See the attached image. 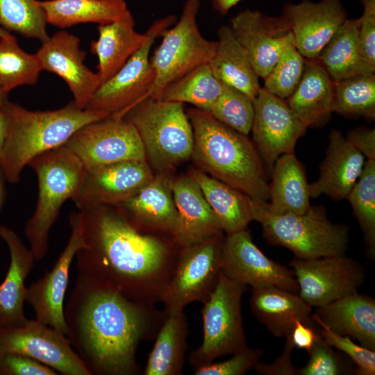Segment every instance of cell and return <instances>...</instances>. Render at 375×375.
Here are the masks:
<instances>
[{"mask_svg": "<svg viewBox=\"0 0 375 375\" xmlns=\"http://www.w3.org/2000/svg\"><path fill=\"white\" fill-rule=\"evenodd\" d=\"M165 317L152 304L80 276L64 306L66 337L91 375L139 374L138 346Z\"/></svg>", "mask_w": 375, "mask_h": 375, "instance_id": "cell-1", "label": "cell"}, {"mask_svg": "<svg viewBox=\"0 0 375 375\" xmlns=\"http://www.w3.org/2000/svg\"><path fill=\"white\" fill-rule=\"evenodd\" d=\"M78 210L85 244L75 256L78 276L136 302L160 301L178 261L172 262L167 244L109 206Z\"/></svg>", "mask_w": 375, "mask_h": 375, "instance_id": "cell-2", "label": "cell"}, {"mask_svg": "<svg viewBox=\"0 0 375 375\" xmlns=\"http://www.w3.org/2000/svg\"><path fill=\"white\" fill-rule=\"evenodd\" d=\"M187 115L194 146L191 158L200 170L257 201L269 200L267 173L253 141L197 108Z\"/></svg>", "mask_w": 375, "mask_h": 375, "instance_id": "cell-3", "label": "cell"}, {"mask_svg": "<svg viewBox=\"0 0 375 375\" xmlns=\"http://www.w3.org/2000/svg\"><path fill=\"white\" fill-rule=\"evenodd\" d=\"M3 108L8 128L0 164L10 183L19 182L24 168L35 157L62 146L84 125L106 117L79 109L73 101L52 110H29L9 101Z\"/></svg>", "mask_w": 375, "mask_h": 375, "instance_id": "cell-4", "label": "cell"}, {"mask_svg": "<svg viewBox=\"0 0 375 375\" xmlns=\"http://www.w3.org/2000/svg\"><path fill=\"white\" fill-rule=\"evenodd\" d=\"M266 203L253 200V215L270 244L285 247L301 259L346 254L349 226L332 222L324 206H311L302 214L278 215L271 212Z\"/></svg>", "mask_w": 375, "mask_h": 375, "instance_id": "cell-5", "label": "cell"}, {"mask_svg": "<svg viewBox=\"0 0 375 375\" xmlns=\"http://www.w3.org/2000/svg\"><path fill=\"white\" fill-rule=\"evenodd\" d=\"M28 165L37 176L38 195L24 231L35 261H40L48 252L50 231L61 207L76 194L85 169L78 158L64 146L35 157Z\"/></svg>", "mask_w": 375, "mask_h": 375, "instance_id": "cell-6", "label": "cell"}, {"mask_svg": "<svg viewBox=\"0 0 375 375\" xmlns=\"http://www.w3.org/2000/svg\"><path fill=\"white\" fill-rule=\"evenodd\" d=\"M137 131L146 157L164 172L191 158L194 135L183 103L147 97L122 116Z\"/></svg>", "mask_w": 375, "mask_h": 375, "instance_id": "cell-7", "label": "cell"}, {"mask_svg": "<svg viewBox=\"0 0 375 375\" xmlns=\"http://www.w3.org/2000/svg\"><path fill=\"white\" fill-rule=\"evenodd\" d=\"M200 6L201 0H185L179 19L161 34V43L150 58L155 72L150 97L159 99L168 83L212 58L217 41L206 39L199 28Z\"/></svg>", "mask_w": 375, "mask_h": 375, "instance_id": "cell-8", "label": "cell"}, {"mask_svg": "<svg viewBox=\"0 0 375 375\" xmlns=\"http://www.w3.org/2000/svg\"><path fill=\"white\" fill-rule=\"evenodd\" d=\"M247 288L221 272L215 290L201 309L203 341L190 355V362L194 368L248 347L241 312L242 297Z\"/></svg>", "mask_w": 375, "mask_h": 375, "instance_id": "cell-9", "label": "cell"}, {"mask_svg": "<svg viewBox=\"0 0 375 375\" xmlns=\"http://www.w3.org/2000/svg\"><path fill=\"white\" fill-rule=\"evenodd\" d=\"M168 15L154 21L149 27L146 41L108 80L99 85L85 110L105 117L122 118L140 101L149 97L155 72L149 53L156 39L176 22Z\"/></svg>", "mask_w": 375, "mask_h": 375, "instance_id": "cell-10", "label": "cell"}, {"mask_svg": "<svg viewBox=\"0 0 375 375\" xmlns=\"http://www.w3.org/2000/svg\"><path fill=\"white\" fill-rule=\"evenodd\" d=\"M224 241L222 233L182 248L160 299L166 315L183 311L192 302L203 303L208 299L222 272Z\"/></svg>", "mask_w": 375, "mask_h": 375, "instance_id": "cell-11", "label": "cell"}, {"mask_svg": "<svg viewBox=\"0 0 375 375\" xmlns=\"http://www.w3.org/2000/svg\"><path fill=\"white\" fill-rule=\"evenodd\" d=\"M74 154L85 171L129 160H146L142 140L124 118L108 117L78 129L62 145Z\"/></svg>", "mask_w": 375, "mask_h": 375, "instance_id": "cell-12", "label": "cell"}, {"mask_svg": "<svg viewBox=\"0 0 375 375\" xmlns=\"http://www.w3.org/2000/svg\"><path fill=\"white\" fill-rule=\"evenodd\" d=\"M290 265L297 282L298 294L312 307L358 292L365 281L363 266L346 254L312 259L294 257Z\"/></svg>", "mask_w": 375, "mask_h": 375, "instance_id": "cell-13", "label": "cell"}, {"mask_svg": "<svg viewBox=\"0 0 375 375\" xmlns=\"http://www.w3.org/2000/svg\"><path fill=\"white\" fill-rule=\"evenodd\" d=\"M15 353L33 358L65 375H91L65 335L37 320L0 328V355Z\"/></svg>", "mask_w": 375, "mask_h": 375, "instance_id": "cell-14", "label": "cell"}, {"mask_svg": "<svg viewBox=\"0 0 375 375\" xmlns=\"http://www.w3.org/2000/svg\"><path fill=\"white\" fill-rule=\"evenodd\" d=\"M71 233L68 242L50 271L26 287L25 301L32 307L35 319L66 335L64 300L69 269L78 251L85 244L79 210L69 216Z\"/></svg>", "mask_w": 375, "mask_h": 375, "instance_id": "cell-15", "label": "cell"}, {"mask_svg": "<svg viewBox=\"0 0 375 375\" xmlns=\"http://www.w3.org/2000/svg\"><path fill=\"white\" fill-rule=\"evenodd\" d=\"M253 107L252 141L268 174L278 157L294 153L297 142L307 128L296 117L286 100L263 88L254 99Z\"/></svg>", "mask_w": 375, "mask_h": 375, "instance_id": "cell-16", "label": "cell"}, {"mask_svg": "<svg viewBox=\"0 0 375 375\" xmlns=\"http://www.w3.org/2000/svg\"><path fill=\"white\" fill-rule=\"evenodd\" d=\"M222 272L251 288L274 286L299 293L293 271L268 258L247 229L224 239Z\"/></svg>", "mask_w": 375, "mask_h": 375, "instance_id": "cell-17", "label": "cell"}, {"mask_svg": "<svg viewBox=\"0 0 375 375\" xmlns=\"http://www.w3.org/2000/svg\"><path fill=\"white\" fill-rule=\"evenodd\" d=\"M229 26L245 50L256 74L263 79L272 71L285 45L294 40L290 24L282 14L269 17L246 9L230 19Z\"/></svg>", "mask_w": 375, "mask_h": 375, "instance_id": "cell-18", "label": "cell"}, {"mask_svg": "<svg viewBox=\"0 0 375 375\" xmlns=\"http://www.w3.org/2000/svg\"><path fill=\"white\" fill-rule=\"evenodd\" d=\"M146 160H129L85 171L72 199L78 209L116 206L137 193L153 178Z\"/></svg>", "mask_w": 375, "mask_h": 375, "instance_id": "cell-19", "label": "cell"}, {"mask_svg": "<svg viewBox=\"0 0 375 375\" xmlns=\"http://www.w3.org/2000/svg\"><path fill=\"white\" fill-rule=\"evenodd\" d=\"M80 40L65 31L56 32L42 42L35 55L43 70L54 73L67 83L73 102L85 109L100 85L97 73L84 63L86 52L80 48Z\"/></svg>", "mask_w": 375, "mask_h": 375, "instance_id": "cell-20", "label": "cell"}, {"mask_svg": "<svg viewBox=\"0 0 375 375\" xmlns=\"http://www.w3.org/2000/svg\"><path fill=\"white\" fill-rule=\"evenodd\" d=\"M282 15L288 20L294 44L306 59L317 58L347 18L342 0H303L286 3Z\"/></svg>", "mask_w": 375, "mask_h": 375, "instance_id": "cell-21", "label": "cell"}, {"mask_svg": "<svg viewBox=\"0 0 375 375\" xmlns=\"http://www.w3.org/2000/svg\"><path fill=\"white\" fill-rule=\"evenodd\" d=\"M365 161V156L340 131L331 130L319 176L309 184L310 198L326 195L334 201L347 199L361 175Z\"/></svg>", "mask_w": 375, "mask_h": 375, "instance_id": "cell-22", "label": "cell"}, {"mask_svg": "<svg viewBox=\"0 0 375 375\" xmlns=\"http://www.w3.org/2000/svg\"><path fill=\"white\" fill-rule=\"evenodd\" d=\"M177 221L172 234L181 248L222 233V230L203 194L189 175L172 181Z\"/></svg>", "mask_w": 375, "mask_h": 375, "instance_id": "cell-23", "label": "cell"}, {"mask_svg": "<svg viewBox=\"0 0 375 375\" xmlns=\"http://www.w3.org/2000/svg\"><path fill=\"white\" fill-rule=\"evenodd\" d=\"M0 238L10 253V265L0 284V328H4L23 325L28 320L24 310L25 281L35 260L30 249L12 228L0 226Z\"/></svg>", "mask_w": 375, "mask_h": 375, "instance_id": "cell-24", "label": "cell"}, {"mask_svg": "<svg viewBox=\"0 0 375 375\" xmlns=\"http://www.w3.org/2000/svg\"><path fill=\"white\" fill-rule=\"evenodd\" d=\"M335 82L317 58L306 59L301 78L287 103L306 127L326 123L333 112Z\"/></svg>", "mask_w": 375, "mask_h": 375, "instance_id": "cell-25", "label": "cell"}, {"mask_svg": "<svg viewBox=\"0 0 375 375\" xmlns=\"http://www.w3.org/2000/svg\"><path fill=\"white\" fill-rule=\"evenodd\" d=\"M251 289L249 307L257 320L274 336L285 338L297 320L315 325L312 307L298 294L274 286Z\"/></svg>", "mask_w": 375, "mask_h": 375, "instance_id": "cell-26", "label": "cell"}, {"mask_svg": "<svg viewBox=\"0 0 375 375\" xmlns=\"http://www.w3.org/2000/svg\"><path fill=\"white\" fill-rule=\"evenodd\" d=\"M334 333L347 335L375 351V299L358 292L322 306L313 312Z\"/></svg>", "mask_w": 375, "mask_h": 375, "instance_id": "cell-27", "label": "cell"}, {"mask_svg": "<svg viewBox=\"0 0 375 375\" xmlns=\"http://www.w3.org/2000/svg\"><path fill=\"white\" fill-rule=\"evenodd\" d=\"M98 39L91 42L90 51L98 58L100 85L112 76L146 41L148 33L135 29V19L128 12L119 19L97 27Z\"/></svg>", "mask_w": 375, "mask_h": 375, "instance_id": "cell-28", "label": "cell"}, {"mask_svg": "<svg viewBox=\"0 0 375 375\" xmlns=\"http://www.w3.org/2000/svg\"><path fill=\"white\" fill-rule=\"evenodd\" d=\"M267 208L275 214H302L311 207L305 169L294 153L281 156L271 171Z\"/></svg>", "mask_w": 375, "mask_h": 375, "instance_id": "cell-29", "label": "cell"}, {"mask_svg": "<svg viewBox=\"0 0 375 375\" xmlns=\"http://www.w3.org/2000/svg\"><path fill=\"white\" fill-rule=\"evenodd\" d=\"M360 19H347L317 58L334 82L375 74V65L363 56L359 41Z\"/></svg>", "mask_w": 375, "mask_h": 375, "instance_id": "cell-30", "label": "cell"}, {"mask_svg": "<svg viewBox=\"0 0 375 375\" xmlns=\"http://www.w3.org/2000/svg\"><path fill=\"white\" fill-rule=\"evenodd\" d=\"M217 36V49L208 63L212 72L220 82L240 90L253 101L261 87L245 50L229 25L220 26Z\"/></svg>", "mask_w": 375, "mask_h": 375, "instance_id": "cell-31", "label": "cell"}, {"mask_svg": "<svg viewBox=\"0 0 375 375\" xmlns=\"http://www.w3.org/2000/svg\"><path fill=\"white\" fill-rule=\"evenodd\" d=\"M226 235L247 229L253 221V199L198 169L190 172Z\"/></svg>", "mask_w": 375, "mask_h": 375, "instance_id": "cell-32", "label": "cell"}, {"mask_svg": "<svg viewBox=\"0 0 375 375\" xmlns=\"http://www.w3.org/2000/svg\"><path fill=\"white\" fill-rule=\"evenodd\" d=\"M172 181L165 174L153 176L137 193L115 206L137 221L172 235L176 225L177 211Z\"/></svg>", "mask_w": 375, "mask_h": 375, "instance_id": "cell-33", "label": "cell"}, {"mask_svg": "<svg viewBox=\"0 0 375 375\" xmlns=\"http://www.w3.org/2000/svg\"><path fill=\"white\" fill-rule=\"evenodd\" d=\"M188 335V322L183 311L166 315L157 333L143 374H181Z\"/></svg>", "mask_w": 375, "mask_h": 375, "instance_id": "cell-34", "label": "cell"}, {"mask_svg": "<svg viewBox=\"0 0 375 375\" xmlns=\"http://www.w3.org/2000/svg\"><path fill=\"white\" fill-rule=\"evenodd\" d=\"M40 3L47 23L62 28L88 22L109 24L130 11L125 0H46Z\"/></svg>", "mask_w": 375, "mask_h": 375, "instance_id": "cell-35", "label": "cell"}, {"mask_svg": "<svg viewBox=\"0 0 375 375\" xmlns=\"http://www.w3.org/2000/svg\"><path fill=\"white\" fill-rule=\"evenodd\" d=\"M222 89L223 83L214 76L208 64H203L168 83L159 99L188 103L209 112Z\"/></svg>", "mask_w": 375, "mask_h": 375, "instance_id": "cell-36", "label": "cell"}, {"mask_svg": "<svg viewBox=\"0 0 375 375\" xmlns=\"http://www.w3.org/2000/svg\"><path fill=\"white\" fill-rule=\"evenodd\" d=\"M42 71L35 54L24 51L10 34L0 38V88L9 93L24 85H35Z\"/></svg>", "mask_w": 375, "mask_h": 375, "instance_id": "cell-37", "label": "cell"}, {"mask_svg": "<svg viewBox=\"0 0 375 375\" xmlns=\"http://www.w3.org/2000/svg\"><path fill=\"white\" fill-rule=\"evenodd\" d=\"M333 112L345 117L375 119V74L335 82Z\"/></svg>", "mask_w": 375, "mask_h": 375, "instance_id": "cell-38", "label": "cell"}, {"mask_svg": "<svg viewBox=\"0 0 375 375\" xmlns=\"http://www.w3.org/2000/svg\"><path fill=\"white\" fill-rule=\"evenodd\" d=\"M347 199L361 228L367 256L375 258V160H366L358 180Z\"/></svg>", "mask_w": 375, "mask_h": 375, "instance_id": "cell-39", "label": "cell"}, {"mask_svg": "<svg viewBox=\"0 0 375 375\" xmlns=\"http://www.w3.org/2000/svg\"><path fill=\"white\" fill-rule=\"evenodd\" d=\"M47 20L40 1L37 0H0V26L42 42L49 36Z\"/></svg>", "mask_w": 375, "mask_h": 375, "instance_id": "cell-40", "label": "cell"}, {"mask_svg": "<svg viewBox=\"0 0 375 375\" xmlns=\"http://www.w3.org/2000/svg\"><path fill=\"white\" fill-rule=\"evenodd\" d=\"M209 112L227 126L249 135L253 117V101L240 90L223 83L222 93Z\"/></svg>", "mask_w": 375, "mask_h": 375, "instance_id": "cell-41", "label": "cell"}, {"mask_svg": "<svg viewBox=\"0 0 375 375\" xmlns=\"http://www.w3.org/2000/svg\"><path fill=\"white\" fill-rule=\"evenodd\" d=\"M306 58L299 53L294 40L288 43L277 62L264 79L265 88L269 93L286 100L298 85L304 69Z\"/></svg>", "mask_w": 375, "mask_h": 375, "instance_id": "cell-42", "label": "cell"}, {"mask_svg": "<svg viewBox=\"0 0 375 375\" xmlns=\"http://www.w3.org/2000/svg\"><path fill=\"white\" fill-rule=\"evenodd\" d=\"M312 318L318 326L322 340L338 351L344 353L353 362L356 367L355 374H375V351L356 343L347 335L334 333L313 313Z\"/></svg>", "mask_w": 375, "mask_h": 375, "instance_id": "cell-43", "label": "cell"}, {"mask_svg": "<svg viewBox=\"0 0 375 375\" xmlns=\"http://www.w3.org/2000/svg\"><path fill=\"white\" fill-rule=\"evenodd\" d=\"M306 365L299 369V375H348L355 374L353 362L343 353L326 344L321 336L315 342Z\"/></svg>", "mask_w": 375, "mask_h": 375, "instance_id": "cell-44", "label": "cell"}, {"mask_svg": "<svg viewBox=\"0 0 375 375\" xmlns=\"http://www.w3.org/2000/svg\"><path fill=\"white\" fill-rule=\"evenodd\" d=\"M264 353L260 348L249 347L233 354L229 359L194 368L195 375H244L260 362Z\"/></svg>", "mask_w": 375, "mask_h": 375, "instance_id": "cell-45", "label": "cell"}, {"mask_svg": "<svg viewBox=\"0 0 375 375\" xmlns=\"http://www.w3.org/2000/svg\"><path fill=\"white\" fill-rule=\"evenodd\" d=\"M50 367L30 357L6 353L0 355V375H56Z\"/></svg>", "mask_w": 375, "mask_h": 375, "instance_id": "cell-46", "label": "cell"}, {"mask_svg": "<svg viewBox=\"0 0 375 375\" xmlns=\"http://www.w3.org/2000/svg\"><path fill=\"white\" fill-rule=\"evenodd\" d=\"M281 354L271 363L259 362L253 368L261 375H299V369L294 367L291 360L294 346L290 338L287 335Z\"/></svg>", "mask_w": 375, "mask_h": 375, "instance_id": "cell-47", "label": "cell"}, {"mask_svg": "<svg viewBox=\"0 0 375 375\" xmlns=\"http://www.w3.org/2000/svg\"><path fill=\"white\" fill-rule=\"evenodd\" d=\"M351 144L360 152L366 160H375V130L366 127L351 129L345 136Z\"/></svg>", "mask_w": 375, "mask_h": 375, "instance_id": "cell-48", "label": "cell"}, {"mask_svg": "<svg viewBox=\"0 0 375 375\" xmlns=\"http://www.w3.org/2000/svg\"><path fill=\"white\" fill-rule=\"evenodd\" d=\"M290 336L294 348L304 349L310 352L320 335L315 325H308L300 320H297L293 326Z\"/></svg>", "mask_w": 375, "mask_h": 375, "instance_id": "cell-49", "label": "cell"}, {"mask_svg": "<svg viewBox=\"0 0 375 375\" xmlns=\"http://www.w3.org/2000/svg\"><path fill=\"white\" fill-rule=\"evenodd\" d=\"M242 0H211L213 10L221 15H226L230 10Z\"/></svg>", "mask_w": 375, "mask_h": 375, "instance_id": "cell-50", "label": "cell"}, {"mask_svg": "<svg viewBox=\"0 0 375 375\" xmlns=\"http://www.w3.org/2000/svg\"><path fill=\"white\" fill-rule=\"evenodd\" d=\"M3 106L0 107V157L4 145L8 128V118Z\"/></svg>", "mask_w": 375, "mask_h": 375, "instance_id": "cell-51", "label": "cell"}, {"mask_svg": "<svg viewBox=\"0 0 375 375\" xmlns=\"http://www.w3.org/2000/svg\"><path fill=\"white\" fill-rule=\"evenodd\" d=\"M363 7L362 17L375 18V0H359Z\"/></svg>", "mask_w": 375, "mask_h": 375, "instance_id": "cell-52", "label": "cell"}, {"mask_svg": "<svg viewBox=\"0 0 375 375\" xmlns=\"http://www.w3.org/2000/svg\"><path fill=\"white\" fill-rule=\"evenodd\" d=\"M5 180L6 179L3 171L0 164V210L2 207L3 200H4V196H5V185H4Z\"/></svg>", "mask_w": 375, "mask_h": 375, "instance_id": "cell-53", "label": "cell"}, {"mask_svg": "<svg viewBox=\"0 0 375 375\" xmlns=\"http://www.w3.org/2000/svg\"><path fill=\"white\" fill-rule=\"evenodd\" d=\"M8 101V93L0 88V107L3 106Z\"/></svg>", "mask_w": 375, "mask_h": 375, "instance_id": "cell-54", "label": "cell"}, {"mask_svg": "<svg viewBox=\"0 0 375 375\" xmlns=\"http://www.w3.org/2000/svg\"><path fill=\"white\" fill-rule=\"evenodd\" d=\"M10 33L0 26V38L10 35Z\"/></svg>", "mask_w": 375, "mask_h": 375, "instance_id": "cell-55", "label": "cell"}]
</instances>
